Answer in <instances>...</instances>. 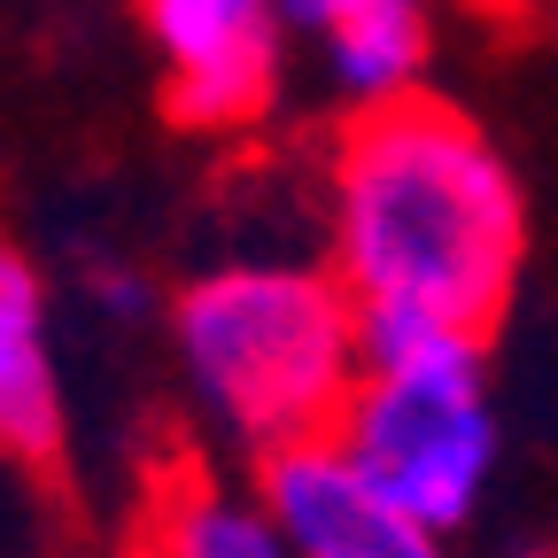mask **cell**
Segmentation results:
<instances>
[{
	"label": "cell",
	"mask_w": 558,
	"mask_h": 558,
	"mask_svg": "<svg viewBox=\"0 0 558 558\" xmlns=\"http://www.w3.org/2000/svg\"><path fill=\"white\" fill-rule=\"evenodd\" d=\"M333 248L357 303H411L473 341L505 318L527 209L488 140L442 101H380L333 163Z\"/></svg>",
	"instance_id": "1"
},
{
	"label": "cell",
	"mask_w": 558,
	"mask_h": 558,
	"mask_svg": "<svg viewBox=\"0 0 558 558\" xmlns=\"http://www.w3.org/2000/svg\"><path fill=\"white\" fill-rule=\"evenodd\" d=\"M179 349L194 388L264 450L326 442L357 396V303L295 264H233L186 288Z\"/></svg>",
	"instance_id": "2"
},
{
	"label": "cell",
	"mask_w": 558,
	"mask_h": 558,
	"mask_svg": "<svg viewBox=\"0 0 558 558\" xmlns=\"http://www.w3.org/2000/svg\"><path fill=\"white\" fill-rule=\"evenodd\" d=\"M333 442L388 505L427 520L435 535L458 527L481 497L488 465H497V427H488V403H481V365L357 380Z\"/></svg>",
	"instance_id": "3"
},
{
	"label": "cell",
	"mask_w": 558,
	"mask_h": 558,
	"mask_svg": "<svg viewBox=\"0 0 558 558\" xmlns=\"http://www.w3.org/2000/svg\"><path fill=\"white\" fill-rule=\"evenodd\" d=\"M156 47L171 54V117L194 132L248 124L271 101L279 9L271 0H140Z\"/></svg>",
	"instance_id": "4"
},
{
	"label": "cell",
	"mask_w": 558,
	"mask_h": 558,
	"mask_svg": "<svg viewBox=\"0 0 558 558\" xmlns=\"http://www.w3.org/2000/svg\"><path fill=\"white\" fill-rule=\"evenodd\" d=\"M264 512L295 558H442V535L388 505L333 435L264 458Z\"/></svg>",
	"instance_id": "5"
},
{
	"label": "cell",
	"mask_w": 558,
	"mask_h": 558,
	"mask_svg": "<svg viewBox=\"0 0 558 558\" xmlns=\"http://www.w3.org/2000/svg\"><path fill=\"white\" fill-rule=\"evenodd\" d=\"M54 380L39 341V279L24 256L0 248V450L47 458L54 450Z\"/></svg>",
	"instance_id": "6"
},
{
	"label": "cell",
	"mask_w": 558,
	"mask_h": 558,
	"mask_svg": "<svg viewBox=\"0 0 558 558\" xmlns=\"http://www.w3.org/2000/svg\"><path fill=\"white\" fill-rule=\"evenodd\" d=\"M326 39H333L341 86L380 109V101H403L411 70L427 62V9L418 0H357Z\"/></svg>",
	"instance_id": "7"
},
{
	"label": "cell",
	"mask_w": 558,
	"mask_h": 558,
	"mask_svg": "<svg viewBox=\"0 0 558 558\" xmlns=\"http://www.w3.org/2000/svg\"><path fill=\"white\" fill-rule=\"evenodd\" d=\"M357 365H365V380L450 373V365H481V341L411 303H357Z\"/></svg>",
	"instance_id": "8"
},
{
	"label": "cell",
	"mask_w": 558,
	"mask_h": 558,
	"mask_svg": "<svg viewBox=\"0 0 558 558\" xmlns=\"http://www.w3.org/2000/svg\"><path fill=\"white\" fill-rule=\"evenodd\" d=\"M156 558H295L288 535L271 527V512H248L233 497H209V488H186L171 505Z\"/></svg>",
	"instance_id": "9"
},
{
	"label": "cell",
	"mask_w": 558,
	"mask_h": 558,
	"mask_svg": "<svg viewBox=\"0 0 558 558\" xmlns=\"http://www.w3.org/2000/svg\"><path fill=\"white\" fill-rule=\"evenodd\" d=\"M279 9V24H311V32H333L349 9H357V0H271Z\"/></svg>",
	"instance_id": "10"
},
{
	"label": "cell",
	"mask_w": 558,
	"mask_h": 558,
	"mask_svg": "<svg viewBox=\"0 0 558 558\" xmlns=\"http://www.w3.org/2000/svg\"><path fill=\"white\" fill-rule=\"evenodd\" d=\"M527 558H535V550H527Z\"/></svg>",
	"instance_id": "11"
}]
</instances>
